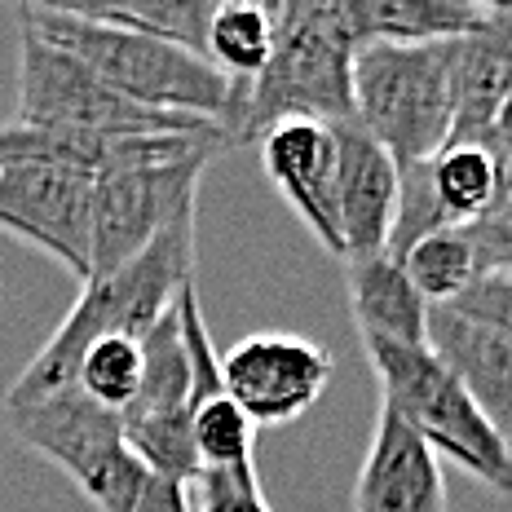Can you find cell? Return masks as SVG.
Instances as JSON below:
<instances>
[{
  "label": "cell",
  "instance_id": "5b68a950",
  "mask_svg": "<svg viewBox=\"0 0 512 512\" xmlns=\"http://www.w3.org/2000/svg\"><path fill=\"white\" fill-rule=\"evenodd\" d=\"M362 349L380 380V402L429 446L437 464L446 460L495 495H512V446L490 429L464 384L429 354V345L362 340Z\"/></svg>",
  "mask_w": 512,
  "mask_h": 512
},
{
  "label": "cell",
  "instance_id": "8fae6325",
  "mask_svg": "<svg viewBox=\"0 0 512 512\" xmlns=\"http://www.w3.org/2000/svg\"><path fill=\"white\" fill-rule=\"evenodd\" d=\"M336 128L318 120H283L261 133V168L287 208L332 256H345L336 212Z\"/></svg>",
  "mask_w": 512,
  "mask_h": 512
},
{
  "label": "cell",
  "instance_id": "4fadbf2b",
  "mask_svg": "<svg viewBox=\"0 0 512 512\" xmlns=\"http://www.w3.org/2000/svg\"><path fill=\"white\" fill-rule=\"evenodd\" d=\"M354 512H446L437 455L384 402L354 482Z\"/></svg>",
  "mask_w": 512,
  "mask_h": 512
},
{
  "label": "cell",
  "instance_id": "ba28073f",
  "mask_svg": "<svg viewBox=\"0 0 512 512\" xmlns=\"http://www.w3.org/2000/svg\"><path fill=\"white\" fill-rule=\"evenodd\" d=\"M5 411L18 442L58 464L98 512H128L151 477V468L124 446L120 415L98 407L80 384Z\"/></svg>",
  "mask_w": 512,
  "mask_h": 512
},
{
  "label": "cell",
  "instance_id": "ffe728a7",
  "mask_svg": "<svg viewBox=\"0 0 512 512\" xmlns=\"http://www.w3.org/2000/svg\"><path fill=\"white\" fill-rule=\"evenodd\" d=\"M93 23L124 27L137 36L164 40L195 58H208V23H212V0H142V5H76Z\"/></svg>",
  "mask_w": 512,
  "mask_h": 512
},
{
  "label": "cell",
  "instance_id": "9c48e42d",
  "mask_svg": "<svg viewBox=\"0 0 512 512\" xmlns=\"http://www.w3.org/2000/svg\"><path fill=\"white\" fill-rule=\"evenodd\" d=\"M217 376L256 429H279L323 398L332 384V354L292 332H256L217 354Z\"/></svg>",
  "mask_w": 512,
  "mask_h": 512
},
{
  "label": "cell",
  "instance_id": "44dd1931",
  "mask_svg": "<svg viewBox=\"0 0 512 512\" xmlns=\"http://www.w3.org/2000/svg\"><path fill=\"white\" fill-rule=\"evenodd\" d=\"M76 384L98 407L120 415L142 389V340L137 336H102L84 349Z\"/></svg>",
  "mask_w": 512,
  "mask_h": 512
},
{
  "label": "cell",
  "instance_id": "d4e9b609",
  "mask_svg": "<svg viewBox=\"0 0 512 512\" xmlns=\"http://www.w3.org/2000/svg\"><path fill=\"white\" fill-rule=\"evenodd\" d=\"M486 142L499 151V159H504V168H508V181H512V93L504 98V106H499V115H495V124H490Z\"/></svg>",
  "mask_w": 512,
  "mask_h": 512
},
{
  "label": "cell",
  "instance_id": "2e32d148",
  "mask_svg": "<svg viewBox=\"0 0 512 512\" xmlns=\"http://www.w3.org/2000/svg\"><path fill=\"white\" fill-rule=\"evenodd\" d=\"M424 181H429V195L442 226H473V221L512 204L508 168L486 137L446 142L424 164Z\"/></svg>",
  "mask_w": 512,
  "mask_h": 512
},
{
  "label": "cell",
  "instance_id": "9a60e30c",
  "mask_svg": "<svg viewBox=\"0 0 512 512\" xmlns=\"http://www.w3.org/2000/svg\"><path fill=\"white\" fill-rule=\"evenodd\" d=\"M455 128L451 142L486 137L499 106L512 93V5H490L482 27L455 40Z\"/></svg>",
  "mask_w": 512,
  "mask_h": 512
},
{
  "label": "cell",
  "instance_id": "7c38bea8",
  "mask_svg": "<svg viewBox=\"0 0 512 512\" xmlns=\"http://www.w3.org/2000/svg\"><path fill=\"white\" fill-rule=\"evenodd\" d=\"M336 212L345 256L340 261H367L389 252V234L398 221L402 168L358 120L336 124Z\"/></svg>",
  "mask_w": 512,
  "mask_h": 512
},
{
  "label": "cell",
  "instance_id": "8992f818",
  "mask_svg": "<svg viewBox=\"0 0 512 512\" xmlns=\"http://www.w3.org/2000/svg\"><path fill=\"white\" fill-rule=\"evenodd\" d=\"M455 40L362 45L354 53V120L398 168L429 164L455 128Z\"/></svg>",
  "mask_w": 512,
  "mask_h": 512
},
{
  "label": "cell",
  "instance_id": "5bb4252c",
  "mask_svg": "<svg viewBox=\"0 0 512 512\" xmlns=\"http://www.w3.org/2000/svg\"><path fill=\"white\" fill-rule=\"evenodd\" d=\"M424 345L464 384V393L477 402L490 429L512 446V336L473 323V318L455 314L446 305H429Z\"/></svg>",
  "mask_w": 512,
  "mask_h": 512
},
{
  "label": "cell",
  "instance_id": "7a4b0ae2",
  "mask_svg": "<svg viewBox=\"0 0 512 512\" xmlns=\"http://www.w3.org/2000/svg\"><path fill=\"white\" fill-rule=\"evenodd\" d=\"M195 283V212L168 226L146 252H137L128 265L111 274H98L80 287V301L62 318V327L45 340L27 371L14 380L5 407H27L49 393L76 384V367L84 349L102 336H137L142 340L177 296Z\"/></svg>",
  "mask_w": 512,
  "mask_h": 512
},
{
  "label": "cell",
  "instance_id": "277c9868",
  "mask_svg": "<svg viewBox=\"0 0 512 512\" xmlns=\"http://www.w3.org/2000/svg\"><path fill=\"white\" fill-rule=\"evenodd\" d=\"M221 151L226 137H155L142 151L102 168L93 177V221H89V261L93 274H111L146 252L168 226L195 212L204 168Z\"/></svg>",
  "mask_w": 512,
  "mask_h": 512
},
{
  "label": "cell",
  "instance_id": "cb8c5ba5",
  "mask_svg": "<svg viewBox=\"0 0 512 512\" xmlns=\"http://www.w3.org/2000/svg\"><path fill=\"white\" fill-rule=\"evenodd\" d=\"M128 512H195V495H190L186 482H173V477L151 473L146 486L137 490V499L128 504Z\"/></svg>",
  "mask_w": 512,
  "mask_h": 512
},
{
  "label": "cell",
  "instance_id": "30bf717a",
  "mask_svg": "<svg viewBox=\"0 0 512 512\" xmlns=\"http://www.w3.org/2000/svg\"><path fill=\"white\" fill-rule=\"evenodd\" d=\"M89 221H93V173L62 164H14L0 168V230L36 243L45 256L67 265L89 283Z\"/></svg>",
  "mask_w": 512,
  "mask_h": 512
},
{
  "label": "cell",
  "instance_id": "ac0fdd59",
  "mask_svg": "<svg viewBox=\"0 0 512 512\" xmlns=\"http://www.w3.org/2000/svg\"><path fill=\"white\" fill-rule=\"evenodd\" d=\"M362 45H442L482 27V0H345Z\"/></svg>",
  "mask_w": 512,
  "mask_h": 512
},
{
  "label": "cell",
  "instance_id": "603a6c76",
  "mask_svg": "<svg viewBox=\"0 0 512 512\" xmlns=\"http://www.w3.org/2000/svg\"><path fill=\"white\" fill-rule=\"evenodd\" d=\"M195 512H274L261 495V482H239V477L204 473L195 486Z\"/></svg>",
  "mask_w": 512,
  "mask_h": 512
},
{
  "label": "cell",
  "instance_id": "52a82bcc",
  "mask_svg": "<svg viewBox=\"0 0 512 512\" xmlns=\"http://www.w3.org/2000/svg\"><path fill=\"white\" fill-rule=\"evenodd\" d=\"M18 124L53 128L71 137H98V142H133V137H208L226 128L199 120V115L151 111L120 98L93 76L67 49L40 40L18 23ZM230 142V137H226Z\"/></svg>",
  "mask_w": 512,
  "mask_h": 512
},
{
  "label": "cell",
  "instance_id": "6da1fadb",
  "mask_svg": "<svg viewBox=\"0 0 512 512\" xmlns=\"http://www.w3.org/2000/svg\"><path fill=\"white\" fill-rule=\"evenodd\" d=\"M358 36L345 0H287L274 5V49L252 84H234L230 146L261 142L283 120L354 124Z\"/></svg>",
  "mask_w": 512,
  "mask_h": 512
},
{
  "label": "cell",
  "instance_id": "e0dca14e",
  "mask_svg": "<svg viewBox=\"0 0 512 512\" xmlns=\"http://www.w3.org/2000/svg\"><path fill=\"white\" fill-rule=\"evenodd\" d=\"M349 309L362 340H384V345H424L429 332V301L407 283L398 261L389 256H367V261H345Z\"/></svg>",
  "mask_w": 512,
  "mask_h": 512
},
{
  "label": "cell",
  "instance_id": "3957f363",
  "mask_svg": "<svg viewBox=\"0 0 512 512\" xmlns=\"http://www.w3.org/2000/svg\"><path fill=\"white\" fill-rule=\"evenodd\" d=\"M18 23L31 27L49 45L67 49L106 89H115L128 102L151 106V111L199 115V120H212L221 128L230 120L234 80L221 76L208 58H195L177 45L137 36L124 27L93 23L76 5H23Z\"/></svg>",
  "mask_w": 512,
  "mask_h": 512
},
{
  "label": "cell",
  "instance_id": "7402d4cb",
  "mask_svg": "<svg viewBox=\"0 0 512 512\" xmlns=\"http://www.w3.org/2000/svg\"><path fill=\"white\" fill-rule=\"evenodd\" d=\"M446 309H455V314L473 318V323H486V327H495V332L512 336V265L508 270L482 274V279L468 287L460 301L446 305Z\"/></svg>",
  "mask_w": 512,
  "mask_h": 512
},
{
  "label": "cell",
  "instance_id": "d6986e66",
  "mask_svg": "<svg viewBox=\"0 0 512 512\" xmlns=\"http://www.w3.org/2000/svg\"><path fill=\"white\" fill-rule=\"evenodd\" d=\"M274 49V5H230L212 9L208 23V62L234 84H252L265 71Z\"/></svg>",
  "mask_w": 512,
  "mask_h": 512
}]
</instances>
